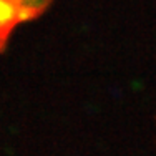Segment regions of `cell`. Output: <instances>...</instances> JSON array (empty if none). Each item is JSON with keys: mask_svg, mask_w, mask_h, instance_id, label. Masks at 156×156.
<instances>
[{"mask_svg": "<svg viewBox=\"0 0 156 156\" xmlns=\"http://www.w3.org/2000/svg\"><path fill=\"white\" fill-rule=\"evenodd\" d=\"M20 23L12 0H0V53L5 51L13 30Z\"/></svg>", "mask_w": 156, "mask_h": 156, "instance_id": "6da1fadb", "label": "cell"}, {"mask_svg": "<svg viewBox=\"0 0 156 156\" xmlns=\"http://www.w3.org/2000/svg\"><path fill=\"white\" fill-rule=\"evenodd\" d=\"M20 23L37 20L50 9L53 0H12Z\"/></svg>", "mask_w": 156, "mask_h": 156, "instance_id": "7a4b0ae2", "label": "cell"}]
</instances>
